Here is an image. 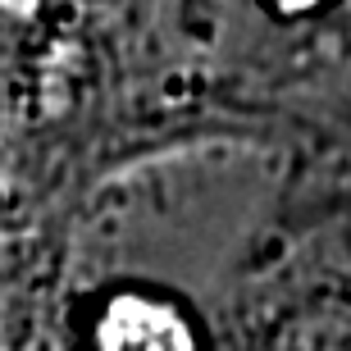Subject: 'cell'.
<instances>
[{"mask_svg": "<svg viewBox=\"0 0 351 351\" xmlns=\"http://www.w3.org/2000/svg\"><path fill=\"white\" fill-rule=\"evenodd\" d=\"M91 351H196V333L173 301L119 292L91 324Z\"/></svg>", "mask_w": 351, "mask_h": 351, "instance_id": "obj_1", "label": "cell"}]
</instances>
